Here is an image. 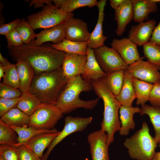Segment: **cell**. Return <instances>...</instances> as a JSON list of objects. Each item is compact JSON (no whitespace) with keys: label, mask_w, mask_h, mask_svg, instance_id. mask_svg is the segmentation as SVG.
<instances>
[{"label":"cell","mask_w":160,"mask_h":160,"mask_svg":"<svg viewBox=\"0 0 160 160\" xmlns=\"http://www.w3.org/2000/svg\"><path fill=\"white\" fill-rule=\"evenodd\" d=\"M8 54L17 62L24 61L33 69L35 76L62 67L65 53L51 46H37L32 41L28 44L8 48Z\"/></svg>","instance_id":"obj_1"},{"label":"cell","mask_w":160,"mask_h":160,"mask_svg":"<svg viewBox=\"0 0 160 160\" xmlns=\"http://www.w3.org/2000/svg\"><path fill=\"white\" fill-rule=\"evenodd\" d=\"M92 89V82L84 79L81 75L69 79L55 105L63 114L80 108L92 109L97 104L99 98L84 100L80 98L79 95L82 92H89Z\"/></svg>","instance_id":"obj_2"},{"label":"cell","mask_w":160,"mask_h":160,"mask_svg":"<svg viewBox=\"0 0 160 160\" xmlns=\"http://www.w3.org/2000/svg\"><path fill=\"white\" fill-rule=\"evenodd\" d=\"M92 84L95 93L103 102V116L101 129L107 133V144L109 146L114 140L115 133L121 127L118 112L121 105L109 90L104 78L93 81Z\"/></svg>","instance_id":"obj_3"},{"label":"cell","mask_w":160,"mask_h":160,"mask_svg":"<svg viewBox=\"0 0 160 160\" xmlns=\"http://www.w3.org/2000/svg\"><path fill=\"white\" fill-rule=\"evenodd\" d=\"M68 80L64 75L61 67L35 76L29 91L41 103L55 105Z\"/></svg>","instance_id":"obj_4"},{"label":"cell","mask_w":160,"mask_h":160,"mask_svg":"<svg viewBox=\"0 0 160 160\" xmlns=\"http://www.w3.org/2000/svg\"><path fill=\"white\" fill-rule=\"evenodd\" d=\"M157 144L154 137L151 135L148 125L145 121L141 129L126 138L123 143L130 157L137 160H152Z\"/></svg>","instance_id":"obj_5"},{"label":"cell","mask_w":160,"mask_h":160,"mask_svg":"<svg viewBox=\"0 0 160 160\" xmlns=\"http://www.w3.org/2000/svg\"><path fill=\"white\" fill-rule=\"evenodd\" d=\"M73 16L72 13H67L52 5H45L40 11L30 15L27 20L34 30L50 28L63 23L68 18Z\"/></svg>","instance_id":"obj_6"},{"label":"cell","mask_w":160,"mask_h":160,"mask_svg":"<svg viewBox=\"0 0 160 160\" xmlns=\"http://www.w3.org/2000/svg\"><path fill=\"white\" fill-rule=\"evenodd\" d=\"M63 114L55 105L41 103L30 117L28 126L38 129H53Z\"/></svg>","instance_id":"obj_7"},{"label":"cell","mask_w":160,"mask_h":160,"mask_svg":"<svg viewBox=\"0 0 160 160\" xmlns=\"http://www.w3.org/2000/svg\"><path fill=\"white\" fill-rule=\"evenodd\" d=\"M94 52L100 67L106 74L118 70H125L128 66L112 48L104 45L94 49Z\"/></svg>","instance_id":"obj_8"},{"label":"cell","mask_w":160,"mask_h":160,"mask_svg":"<svg viewBox=\"0 0 160 160\" xmlns=\"http://www.w3.org/2000/svg\"><path fill=\"white\" fill-rule=\"evenodd\" d=\"M92 119V117L83 118L68 116L65 117L63 130L52 141L46 152L41 158V160H47L50 153L55 146L68 136L75 132L83 131L91 122Z\"/></svg>","instance_id":"obj_9"},{"label":"cell","mask_w":160,"mask_h":160,"mask_svg":"<svg viewBox=\"0 0 160 160\" xmlns=\"http://www.w3.org/2000/svg\"><path fill=\"white\" fill-rule=\"evenodd\" d=\"M141 57L137 61L128 65L125 70L133 78L154 84L160 78V66L143 60Z\"/></svg>","instance_id":"obj_10"},{"label":"cell","mask_w":160,"mask_h":160,"mask_svg":"<svg viewBox=\"0 0 160 160\" xmlns=\"http://www.w3.org/2000/svg\"><path fill=\"white\" fill-rule=\"evenodd\" d=\"M107 138L106 132L101 129L88 135L87 139L92 160H110Z\"/></svg>","instance_id":"obj_11"},{"label":"cell","mask_w":160,"mask_h":160,"mask_svg":"<svg viewBox=\"0 0 160 160\" xmlns=\"http://www.w3.org/2000/svg\"><path fill=\"white\" fill-rule=\"evenodd\" d=\"M64 24L65 39L76 42L87 41L90 33L86 22L73 16L66 19Z\"/></svg>","instance_id":"obj_12"},{"label":"cell","mask_w":160,"mask_h":160,"mask_svg":"<svg viewBox=\"0 0 160 160\" xmlns=\"http://www.w3.org/2000/svg\"><path fill=\"white\" fill-rule=\"evenodd\" d=\"M156 23L154 20L150 19L132 25L128 38L137 46H143L149 41Z\"/></svg>","instance_id":"obj_13"},{"label":"cell","mask_w":160,"mask_h":160,"mask_svg":"<svg viewBox=\"0 0 160 160\" xmlns=\"http://www.w3.org/2000/svg\"><path fill=\"white\" fill-rule=\"evenodd\" d=\"M111 48L116 50L128 65L140 57L137 46L129 39H114L111 43Z\"/></svg>","instance_id":"obj_14"},{"label":"cell","mask_w":160,"mask_h":160,"mask_svg":"<svg viewBox=\"0 0 160 160\" xmlns=\"http://www.w3.org/2000/svg\"><path fill=\"white\" fill-rule=\"evenodd\" d=\"M87 60V55L65 53L62 69L68 79L81 75Z\"/></svg>","instance_id":"obj_15"},{"label":"cell","mask_w":160,"mask_h":160,"mask_svg":"<svg viewBox=\"0 0 160 160\" xmlns=\"http://www.w3.org/2000/svg\"><path fill=\"white\" fill-rule=\"evenodd\" d=\"M106 2V0H100L97 2V6L98 10V16L97 23L93 30L90 33L87 41L88 47L93 49L104 45V42L107 38L103 35V30Z\"/></svg>","instance_id":"obj_16"},{"label":"cell","mask_w":160,"mask_h":160,"mask_svg":"<svg viewBox=\"0 0 160 160\" xmlns=\"http://www.w3.org/2000/svg\"><path fill=\"white\" fill-rule=\"evenodd\" d=\"M132 3L133 19L139 23L148 21L151 13L158 11L157 4L160 0H131Z\"/></svg>","instance_id":"obj_17"},{"label":"cell","mask_w":160,"mask_h":160,"mask_svg":"<svg viewBox=\"0 0 160 160\" xmlns=\"http://www.w3.org/2000/svg\"><path fill=\"white\" fill-rule=\"evenodd\" d=\"M36 39L32 41L37 46L42 45L47 42H51L54 44L61 42L66 38L64 23L44 29L36 34Z\"/></svg>","instance_id":"obj_18"},{"label":"cell","mask_w":160,"mask_h":160,"mask_svg":"<svg viewBox=\"0 0 160 160\" xmlns=\"http://www.w3.org/2000/svg\"><path fill=\"white\" fill-rule=\"evenodd\" d=\"M87 60L81 76L84 80L91 82L104 78L106 74L102 70L95 56L94 49L88 47Z\"/></svg>","instance_id":"obj_19"},{"label":"cell","mask_w":160,"mask_h":160,"mask_svg":"<svg viewBox=\"0 0 160 160\" xmlns=\"http://www.w3.org/2000/svg\"><path fill=\"white\" fill-rule=\"evenodd\" d=\"M114 19L117 21L116 33L117 35L121 36L127 25L133 20L132 7L131 0H125L118 8L114 10Z\"/></svg>","instance_id":"obj_20"},{"label":"cell","mask_w":160,"mask_h":160,"mask_svg":"<svg viewBox=\"0 0 160 160\" xmlns=\"http://www.w3.org/2000/svg\"><path fill=\"white\" fill-rule=\"evenodd\" d=\"M60 131L41 133L38 135L31 139L26 145L40 158L43 156L44 151L49 147Z\"/></svg>","instance_id":"obj_21"},{"label":"cell","mask_w":160,"mask_h":160,"mask_svg":"<svg viewBox=\"0 0 160 160\" xmlns=\"http://www.w3.org/2000/svg\"><path fill=\"white\" fill-rule=\"evenodd\" d=\"M140 108L138 107L121 106L119 112L121 127L119 130L120 135L127 136L130 129H135V124L133 119V115L135 113H140Z\"/></svg>","instance_id":"obj_22"},{"label":"cell","mask_w":160,"mask_h":160,"mask_svg":"<svg viewBox=\"0 0 160 160\" xmlns=\"http://www.w3.org/2000/svg\"><path fill=\"white\" fill-rule=\"evenodd\" d=\"M18 73L19 90L22 93L29 91L35 76V71L30 64L24 61H19L15 64Z\"/></svg>","instance_id":"obj_23"},{"label":"cell","mask_w":160,"mask_h":160,"mask_svg":"<svg viewBox=\"0 0 160 160\" xmlns=\"http://www.w3.org/2000/svg\"><path fill=\"white\" fill-rule=\"evenodd\" d=\"M132 77L125 70L123 85L120 93L116 98L121 105L132 106L134 99L136 98L132 85Z\"/></svg>","instance_id":"obj_24"},{"label":"cell","mask_w":160,"mask_h":160,"mask_svg":"<svg viewBox=\"0 0 160 160\" xmlns=\"http://www.w3.org/2000/svg\"><path fill=\"white\" fill-rule=\"evenodd\" d=\"M18 135L17 144L16 147L26 145L29 141L35 136L39 134L53 132L58 130L56 129L50 130L40 129L33 127L25 125L22 127L9 125Z\"/></svg>","instance_id":"obj_25"},{"label":"cell","mask_w":160,"mask_h":160,"mask_svg":"<svg viewBox=\"0 0 160 160\" xmlns=\"http://www.w3.org/2000/svg\"><path fill=\"white\" fill-rule=\"evenodd\" d=\"M54 5L67 13H71L80 7H88L91 8L97 6V0H52Z\"/></svg>","instance_id":"obj_26"},{"label":"cell","mask_w":160,"mask_h":160,"mask_svg":"<svg viewBox=\"0 0 160 160\" xmlns=\"http://www.w3.org/2000/svg\"><path fill=\"white\" fill-rule=\"evenodd\" d=\"M53 48L64 52L66 53L79 55H87V43L85 42H76L66 39L57 44H51Z\"/></svg>","instance_id":"obj_27"},{"label":"cell","mask_w":160,"mask_h":160,"mask_svg":"<svg viewBox=\"0 0 160 160\" xmlns=\"http://www.w3.org/2000/svg\"><path fill=\"white\" fill-rule=\"evenodd\" d=\"M41 103L38 97L28 91L22 93L16 107L30 116Z\"/></svg>","instance_id":"obj_28"},{"label":"cell","mask_w":160,"mask_h":160,"mask_svg":"<svg viewBox=\"0 0 160 160\" xmlns=\"http://www.w3.org/2000/svg\"><path fill=\"white\" fill-rule=\"evenodd\" d=\"M0 119L9 125L22 127L28 126L30 117L16 107L10 110Z\"/></svg>","instance_id":"obj_29"},{"label":"cell","mask_w":160,"mask_h":160,"mask_svg":"<svg viewBox=\"0 0 160 160\" xmlns=\"http://www.w3.org/2000/svg\"><path fill=\"white\" fill-rule=\"evenodd\" d=\"M140 114H146L149 117L155 132L154 138L158 144L160 143V108L147 104L141 105Z\"/></svg>","instance_id":"obj_30"},{"label":"cell","mask_w":160,"mask_h":160,"mask_svg":"<svg viewBox=\"0 0 160 160\" xmlns=\"http://www.w3.org/2000/svg\"><path fill=\"white\" fill-rule=\"evenodd\" d=\"M132 82L136 97V104L141 105L149 100L153 84L132 78Z\"/></svg>","instance_id":"obj_31"},{"label":"cell","mask_w":160,"mask_h":160,"mask_svg":"<svg viewBox=\"0 0 160 160\" xmlns=\"http://www.w3.org/2000/svg\"><path fill=\"white\" fill-rule=\"evenodd\" d=\"M125 70H119L106 74L104 77L107 86L116 97L119 95L123 83Z\"/></svg>","instance_id":"obj_32"},{"label":"cell","mask_w":160,"mask_h":160,"mask_svg":"<svg viewBox=\"0 0 160 160\" xmlns=\"http://www.w3.org/2000/svg\"><path fill=\"white\" fill-rule=\"evenodd\" d=\"M18 135L9 125L0 119V144L7 145L16 147Z\"/></svg>","instance_id":"obj_33"},{"label":"cell","mask_w":160,"mask_h":160,"mask_svg":"<svg viewBox=\"0 0 160 160\" xmlns=\"http://www.w3.org/2000/svg\"><path fill=\"white\" fill-rule=\"evenodd\" d=\"M16 29L18 32L25 44H29L36 38V34L27 20L24 18L20 20Z\"/></svg>","instance_id":"obj_34"},{"label":"cell","mask_w":160,"mask_h":160,"mask_svg":"<svg viewBox=\"0 0 160 160\" xmlns=\"http://www.w3.org/2000/svg\"><path fill=\"white\" fill-rule=\"evenodd\" d=\"M143 47L144 55L148 61L160 66V46L149 41Z\"/></svg>","instance_id":"obj_35"},{"label":"cell","mask_w":160,"mask_h":160,"mask_svg":"<svg viewBox=\"0 0 160 160\" xmlns=\"http://www.w3.org/2000/svg\"><path fill=\"white\" fill-rule=\"evenodd\" d=\"M4 74L3 83L16 89L20 88V81L17 71L15 64L11 63L4 67Z\"/></svg>","instance_id":"obj_36"},{"label":"cell","mask_w":160,"mask_h":160,"mask_svg":"<svg viewBox=\"0 0 160 160\" xmlns=\"http://www.w3.org/2000/svg\"><path fill=\"white\" fill-rule=\"evenodd\" d=\"M0 159L1 160H19L17 148L7 145H0Z\"/></svg>","instance_id":"obj_37"},{"label":"cell","mask_w":160,"mask_h":160,"mask_svg":"<svg viewBox=\"0 0 160 160\" xmlns=\"http://www.w3.org/2000/svg\"><path fill=\"white\" fill-rule=\"evenodd\" d=\"M22 93L18 89L0 83V98L11 99L20 97Z\"/></svg>","instance_id":"obj_38"},{"label":"cell","mask_w":160,"mask_h":160,"mask_svg":"<svg viewBox=\"0 0 160 160\" xmlns=\"http://www.w3.org/2000/svg\"><path fill=\"white\" fill-rule=\"evenodd\" d=\"M20 97L11 99L0 98V116L1 117L10 110L16 108Z\"/></svg>","instance_id":"obj_39"},{"label":"cell","mask_w":160,"mask_h":160,"mask_svg":"<svg viewBox=\"0 0 160 160\" xmlns=\"http://www.w3.org/2000/svg\"><path fill=\"white\" fill-rule=\"evenodd\" d=\"M19 160H41L26 145L17 147Z\"/></svg>","instance_id":"obj_40"},{"label":"cell","mask_w":160,"mask_h":160,"mask_svg":"<svg viewBox=\"0 0 160 160\" xmlns=\"http://www.w3.org/2000/svg\"><path fill=\"white\" fill-rule=\"evenodd\" d=\"M5 36L7 41L8 48L18 47L24 44L21 36L16 28Z\"/></svg>","instance_id":"obj_41"},{"label":"cell","mask_w":160,"mask_h":160,"mask_svg":"<svg viewBox=\"0 0 160 160\" xmlns=\"http://www.w3.org/2000/svg\"><path fill=\"white\" fill-rule=\"evenodd\" d=\"M148 101L152 106L160 108V84H153Z\"/></svg>","instance_id":"obj_42"},{"label":"cell","mask_w":160,"mask_h":160,"mask_svg":"<svg viewBox=\"0 0 160 160\" xmlns=\"http://www.w3.org/2000/svg\"><path fill=\"white\" fill-rule=\"evenodd\" d=\"M20 20L17 18L8 23L0 24V34L5 36L15 29Z\"/></svg>","instance_id":"obj_43"},{"label":"cell","mask_w":160,"mask_h":160,"mask_svg":"<svg viewBox=\"0 0 160 160\" xmlns=\"http://www.w3.org/2000/svg\"><path fill=\"white\" fill-rule=\"evenodd\" d=\"M149 41L160 46V20L158 24L154 28Z\"/></svg>","instance_id":"obj_44"},{"label":"cell","mask_w":160,"mask_h":160,"mask_svg":"<svg viewBox=\"0 0 160 160\" xmlns=\"http://www.w3.org/2000/svg\"><path fill=\"white\" fill-rule=\"evenodd\" d=\"M53 2L51 0H32L30 1L29 6L33 5L35 8L44 7L46 4V5H52Z\"/></svg>","instance_id":"obj_45"},{"label":"cell","mask_w":160,"mask_h":160,"mask_svg":"<svg viewBox=\"0 0 160 160\" xmlns=\"http://www.w3.org/2000/svg\"><path fill=\"white\" fill-rule=\"evenodd\" d=\"M125 1V0H110V4L111 7L115 9L119 7Z\"/></svg>","instance_id":"obj_46"},{"label":"cell","mask_w":160,"mask_h":160,"mask_svg":"<svg viewBox=\"0 0 160 160\" xmlns=\"http://www.w3.org/2000/svg\"><path fill=\"white\" fill-rule=\"evenodd\" d=\"M0 62L4 67H7L11 63H10L6 58L4 57L0 53Z\"/></svg>","instance_id":"obj_47"},{"label":"cell","mask_w":160,"mask_h":160,"mask_svg":"<svg viewBox=\"0 0 160 160\" xmlns=\"http://www.w3.org/2000/svg\"><path fill=\"white\" fill-rule=\"evenodd\" d=\"M4 69L2 65L0 63V79L4 77Z\"/></svg>","instance_id":"obj_48"},{"label":"cell","mask_w":160,"mask_h":160,"mask_svg":"<svg viewBox=\"0 0 160 160\" xmlns=\"http://www.w3.org/2000/svg\"><path fill=\"white\" fill-rule=\"evenodd\" d=\"M159 144V146L160 148V143ZM152 160H160V150L159 152L156 153L155 156Z\"/></svg>","instance_id":"obj_49"},{"label":"cell","mask_w":160,"mask_h":160,"mask_svg":"<svg viewBox=\"0 0 160 160\" xmlns=\"http://www.w3.org/2000/svg\"><path fill=\"white\" fill-rule=\"evenodd\" d=\"M158 82L159 83V84H160V78L159 80V81Z\"/></svg>","instance_id":"obj_50"},{"label":"cell","mask_w":160,"mask_h":160,"mask_svg":"<svg viewBox=\"0 0 160 160\" xmlns=\"http://www.w3.org/2000/svg\"><path fill=\"white\" fill-rule=\"evenodd\" d=\"M0 160H1V159H0Z\"/></svg>","instance_id":"obj_51"}]
</instances>
